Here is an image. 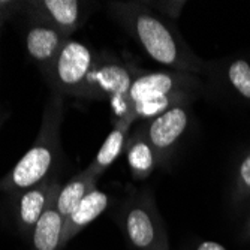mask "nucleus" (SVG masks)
<instances>
[{
    "label": "nucleus",
    "mask_w": 250,
    "mask_h": 250,
    "mask_svg": "<svg viewBox=\"0 0 250 250\" xmlns=\"http://www.w3.org/2000/svg\"><path fill=\"white\" fill-rule=\"evenodd\" d=\"M226 81L234 92L250 102V63L244 59H235L228 64Z\"/></svg>",
    "instance_id": "nucleus-16"
},
{
    "label": "nucleus",
    "mask_w": 250,
    "mask_h": 250,
    "mask_svg": "<svg viewBox=\"0 0 250 250\" xmlns=\"http://www.w3.org/2000/svg\"><path fill=\"white\" fill-rule=\"evenodd\" d=\"M98 53L81 41L69 38L53 63L47 81L51 92L62 96L83 98L90 71L96 62Z\"/></svg>",
    "instance_id": "nucleus-6"
},
{
    "label": "nucleus",
    "mask_w": 250,
    "mask_h": 250,
    "mask_svg": "<svg viewBox=\"0 0 250 250\" xmlns=\"http://www.w3.org/2000/svg\"><path fill=\"white\" fill-rule=\"evenodd\" d=\"M63 122V96L51 92L42 114L36 140L14 168L0 178V192L15 196L57 175L62 159L60 127Z\"/></svg>",
    "instance_id": "nucleus-2"
},
{
    "label": "nucleus",
    "mask_w": 250,
    "mask_h": 250,
    "mask_svg": "<svg viewBox=\"0 0 250 250\" xmlns=\"http://www.w3.org/2000/svg\"><path fill=\"white\" fill-rule=\"evenodd\" d=\"M132 123H133L132 117H123L116 122L114 127H112V130L108 133L106 140L101 146L92 164L85 168L88 172H92L96 177H101L106 168H109L112 164H114V161L125 150L127 136H129V129H130Z\"/></svg>",
    "instance_id": "nucleus-14"
},
{
    "label": "nucleus",
    "mask_w": 250,
    "mask_h": 250,
    "mask_svg": "<svg viewBox=\"0 0 250 250\" xmlns=\"http://www.w3.org/2000/svg\"><path fill=\"white\" fill-rule=\"evenodd\" d=\"M241 238L243 240H250V211L246 217V222L243 225V229H241Z\"/></svg>",
    "instance_id": "nucleus-21"
},
{
    "label": "nucleus",
    "mask_w": 250,
    "mask_h": 250,
    "mask_svg": "<svg viewBox=\"0 0 250 250\" xmlns=\"http://www.w3.org/2000/svg\"><path fill=\"white\" fill-rule=\"evenodd\" d=\"M140 67L122 62L111 53H98L96 62L87 78L83 99L108 101L116 122L127 116V98L130 85Z\"/></svg>",
    "instance_id": "nucleus-5"
},
{
    "label": "nucleus",
    "mask_w": 250,
    "mask_h": 250,
    "mask_svg": "<svg viewBox=\"0 0 250 250\" xmlns=\"http://www.w3.org/2000/svg\"><path fill=\"white\" fill-rule=\"evenodd\" d=\"M63 228L64 219L57 210V196H54L30 235L32 250H60Z\"/></svg>",
    "instance_id": "nucleus-13"
},
{
    "label": "nucleus",
    "mask_w": 250,
    "mask_h": 250,
    "mask_svg": "<svg viewBox=\"0 0 250 250\" xmlns=\"http://www.w3.org/2000/svg\"><path fill=\"white\" fill-rule=\"evenodd\" d=\"M185 5H186V2H154V3H151V8L153 9L156 8L162 14H167V17L177 18Z\"/></svg>",
    "instance_id": "nucleus-19"
},
{
    "label": "nucleus",
    "mask_w": 250,
    "mask_h": 250,
    "mask_svg": "<svg viewBox=\"0 0 250 250\" xmlns=\"http://www.w3.org/2000/svg\"><path fill=\"white\" fill-rule=\"evenodd\" d=\"M117 222L130 250H169L165 223L148 190L127 198L122 204Z\"/></svg>",
    "instance_id": "nucleus-4"
},
{
    "label": "nucleus",
    "mask_w": 250,
    "mask_h": 250,
    "mask_svg": "<svg viewBox=\"0 0 250 250\" xmlns=\"http://www.w3.org/2000/svg\"><path fill=\"white\" fill-rule=\"evenodd\" d=\"M232 201L235 206L250 201V151H247L237 165L234 188H232Z\"/></svg>",
    "instance_id": "nucleus-17"
},
{
    "label": "nucleus",
    "mask_w": 250,
    "mask_h": 250,
    "mask_svg": "<svg viewBox=\"0 0 250 250\" xmlns=\"http://www.w3.org/2000/svg\"><path fill=\"white\" fill-rule=\"evenodd\" d=\"M59 177H53L45 183L27 189L14 196L15 201V223L18 232L24 237H30L41 216L48 208L50 202L57 196L60 190Z\"/></svg>",
    "instance_id": "nucleus-9"
},
{
    "label": "nucleus",
    "mask_w": 250,
    "mask_h": 250,
    "mask_svg": "<svg viewBox=\"0 0 250 250\" xmlns=\"http://www.w3.org/2000/svg\"><path fill=\"white\" fill-rule=\"evenodd\" d=\"M125 153H126L127 167L136 180L147 178L159 165H161L159 164L156 151L147 141L146 135L143 133L140 126L127 136Z\"/></svg>",
    "instance_id": "nucleus-12"
},
{
    "label": "nucleus",
    "mask_w": 250,
    "mask_h": 250,
    "mask_svg": "<svg viewBox=\"0 0 250 250\" xmlns=\"http://www.w3.org/2000/svg\"><path fill=\"white\" fill-rule=\"evenodd\" d=\"M192 250H228L225 246H222L217 241H210V240H202L198 241Z\"/></svg>",
    "instance_id": "nucleus-20"
},
{
    "label": "nucleus",
    "mask_w": 250,
    "mask_h": 250,
    "mask_svg": "<svg viewBox=\"0 0 250 250\" xmlns=\"http://www.w3.org/2000/svg\"><path fill=\"white\" fill-rule=\"evenodd\" d=\"M26 2H11V0H0V29H2L3 22L17 11L24 9Z\"/></svg>",
    "instance_id": "nucleus-18"
},
{
    "label": "nucleus",
    "mask_w": 250,
    "mask_h": 250,
    "mask_svg": "<svg viewBox=\"0 0 250 250\" xmlns=\"http://www.w3.org/2000/svg\"><path fill=\"white\" fill-rule=\"evenodd\" d=\"M67 39L69 38L53 26L29 20L26 29V50L30 59L39 66L45 78L50 74L54 60Z\"/></svg>",
    "instance_id": "nucleus-10"
},
{
    "label": "nucleus",
    "mask_w": 250,
    "mask_h": 250,
    "mask_svg": "<svg viewBox=\"0 0 250 250\" xmlns=\"http://www.w3.org/2000/svg\"><path fill=\"white\" fill-rule=\"evenodd\" d=\"M109 11L143 50L171 71L207 74L211 63L199 59L178 30L156 14L147 2H111Z\"/></svg>",
    "instance_id": "nucleus-1"
},
{
    "label": "nucleus",
    "mask_w": 250,
    "mask_h": 250,
    "mask_svg": "<svg viewBox=\"0 0 250 250\" xmlns=\"http://www.w3.org/2000/svg\"><path fill=\"white\" fill-rule=\"evenodd\" d=\"M98 178L99 177L84 169L83 172L72 177L66 185L60 188L59 195H57V210L63 216L64 220L69 217V214L78 207V204L90 192L96 189Z\"/></svg>",
    "instance_id": "nucleus-15"
},
{
    "label": "nucleus",
    "mask_w": 250,
    "mask_h": 250,
    "mask_svg": "<svg viewBox=\"0 0 250 250\" xmlns=\"http://www.w3.org/2000/svg\"><path fill=\"white\" fill-rule=\"evenodd\" d=\"M199 75L180 71H141L136 74L127 98V116L135 120H150L162 112L190 105L202 93Z\"/></svg>",
    "instance_id": "nucleus-3"
},
{
    "label": "nucleus",
    "mask_w": 250,
    "mask_h": 250,
    "mask_svg": "<svg viewBox=\"0 0 250 250\" xmlns=\"http://www.w3.org/2000/svg\"><path fill=\"white\" fill-rule=\"evenodd\" d=\"M87 5L78 0H35L26 2L24 11L29 20L50 24L71 38L87 17Z\"/></svg>",
    "instance_id": "nucleus-8"
},
{
    "label": "nucleus",
    "mask_w": 250,
    "mask_h": 250,
    "mask_svg": "<svg viewBox=\"0 0 250 250\" xmlns=\"http://www.w3.org/2000/svg\"><path fill=\"white\" fill-rule=\"evenodd\" d=\"M109 206V195L99 190L98 188L90 192L78 207L64 220V228L62 235V247H64L78 232H81L87 225L98 219Z\"/></svg>",
    "instance_id": "nucleus-11"
},
{
    "label": "nucleus",
    "mask_w": 250,
    "mask_h": 250,
    "mask_svg": "<svg viewBox=\"0 0 250 250\" xmlns=\"http://www.w3.org/2000/svg\"><path fill=\"white\" fill-rule=\"evenodd\" d=\"M190 105H181L171 108L162 114L146 120L140 129L146 135L147 141L157 154L159 164L165 165L178 143L186 133L190 123Z\"/></svg>",
    "instance_id": "nucleus-7"
}]
</instances>
